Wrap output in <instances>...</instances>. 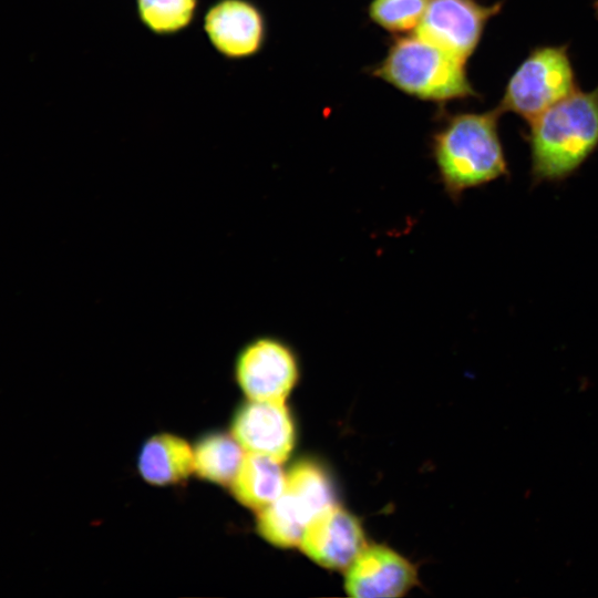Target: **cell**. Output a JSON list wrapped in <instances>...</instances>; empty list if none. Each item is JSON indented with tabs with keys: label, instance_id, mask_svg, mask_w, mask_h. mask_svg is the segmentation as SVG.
<instances>
[{
	"label": "cell",
	"instance_id": "cell-1",
	"mask_svg": "<svg viewBox=\"0 0 598 598\" xmlns=\"http://www.w3.org/2000/svg\"><path fill=\"white\" fill-rule=\"evenodd\" d=\"M502 112L444 113L431 136V156L445 194L458 203L463 194L508 176L498 133Z\"/></svg>",
	"mask_w": 598,
	"mask_h": 598
},
{
	"label": "cell",
	"instance_id": "cell-2",
	"mask_svg": "<svg viewBox=\"0 0 598 598\" xmlns=\"http://www.w3.org/2000/svg\"><path fill=\"white\" fill-rule=\"evenodd\" d=\"M527 123L533 182L566 179L598 148V85L576 90Z\"/></svg>",
	"mask_w": 598,
	"mask_h": 598
},
{
	"label": "cell",
	"instance_id": "cell-3",
	"mask_svg": "<svg viewBox=\"0 0 598 598\" xmlns=\"http://www.w3.org/2000/svg\"><path fill=\"white\" fill-rule=\"evenodd\" d=\"M466 63L415 33L402 34L394 37L370 74L406 95L441 105L480 97L468 79Z\"/></svg>",
	"mask_w": 598,
	"mask_h": 598
},
{
	"label": "cell",
	"instance_id": "cell-4",
	"mask_svg": "<svg viewBox=\"0 0 598 598\" xmlns=\"http://www.w3.org/2000/svg\"><path fill=\"white\" fill-rule=\"evenodd\" d=\"M567 45H539L513 72L497 107L526 122L578 90Z\"/></svg>",
	"mask_w": 598,
	"mask_h": 598
},
{
	"label": "cell",
	"instance_id": "cell-5",
	"mask_svg": "<svg viewBox=\"0 0 598 598\" xmlns=\"http://www.w3.org/2000/svg\"><path fill=\"white\" fill-rule=\"evenodd\" d=\"M234 375L249 400H285L298 382L299 361L287 341L259 334L237 352Z\"/></svg>",
	"mask_w": 598,
	"mask_h": 598
},
{
	"label": "cell",
	"instance_id": "cell-6",
	"mask_svg": "<svg viewBox=\"0 0 598 598\" xmlns=\"http://www.w3.org/2000/svg\"><path fill=\"white\" fill-rule=\"evenodd\" d=\"M502 8L503 1L485 4L478 0H430L414 33L467 62L487 23Z\"/></svg>",
	"mask_w": 598,
	"mask_h": 598
},
{
	"label": "cell",
	"instance_id": "cell-7",
	"mask_svg": "<svg viewBox=\"0 0 598 598\" xmlns=\"http://www.w3.org/2000/svg\"><path fill=\"white\" fill-rule=\"evenodd\" d=\"M203 30L214 50L230 61L260 53L268 35L265 12L252 0H215L204 13Z\"/></svg>",
	"mask_w": 598,
	"mask_h": 598
},
{
	"label": "cell",
	"instance_id": "cell-8",
	"mask_svg": "<svg viewBox=\"0 0 598 598\" xmlns=\"http://www.w3.org/2000/svg\"><path fill=\"white\" fill-rule=\"evenodd\" d=\"M231 435L247 453L285 462L293 450L295 425L285 400H249L231 423Z\"/></svg>",
	"mask_w": 598,
	"mask_h": 598
},
{
	"label": "cell",
	"instance_id": "cell-9",
	"mask_svg": "<svg viewBox=\"0 0 598 598\" xmlns=\"http://www.w3.org/2000/svg\"><path fill=\"white\" fill-rule=\"evenodd\" d=\"M300 547L317 564L343 569L355 560L367 544L357 517L333 504L307 524Z\"/></svg>",
	"mask_w": 598,
	"mask_h": 598
},
{
	"label": "cell",
	"instance_id": "cell-10",
	"mask_svg": "<svg viewBox=\"0 0 598 598\" xmlns=\"http://www.w3.org/2000/svg\"><path fill=\"white\" fill-rule=\"evenodd\" d=\"M417 582L414 566L389 547L367 546L348 567L346 590L358 598L401 597Z\"/></svg>",
	"mask_w": 598,
	"mask_h": 598
},
{
	"label": "cell",
	"instance_id": "cell-11",
	"mask_svg": "<svg viewBox=\"0 0 598 598\" xmlns=\"http://www.w3.org/2000/svg\"><path fill=\"white\" fill-rule=\"evenodd\" d=\"M138 471L146 482L154 485L181 482L194 472L193 448L179 436L157 434L143 445Z\"/></svg>",
	"mask_w": 598,
	"mask_h": 598
},
{
	"label": "cell",
	"instance_id": "cell-12",
	"mask_svg": "<svg viewBox=\"0 0 598 598\" xmlns=\"http://www.w3.org/2000/svg\"><path fill=\"white\" fill-rule=\"evenodd\" d=\"M286 475L280 462L261 454L247 453L230 486L244 506L260 511L280 497Z\"/></svg>",
	"mask_w": 598,
	"mask_h": 598
},
{
	"label": "cell",
	"instance_id": "cell-13",
	"mask_svg": "<svg viewBox=\"0 0 598 598\" xmlns=\"http://www.w3.org/2000/svg\"><path fill=\"white\" fill-rule=\"evenodd\" d=\"M245 450L233 435L210 433L197 442L194 452V472L206 481L231 484Z\"/></svg>",
	"mask_w": 598,
	"mask_h": 598
},
{
	"label": "cell",
	"instance_id": "cell-14",
	"mask_svg": "<svg viewBox=\"0 0 598 598\" xmlns=\"http://www.w3.org/2000/svg\"><path fill=\"white\" fill-rule=\"evenodd\" d=\"M257 529L262 538L278 547L300 545L310 517L288 494L258 511Z\"/></svg>",
	"mask_w": 598,
	"mask_h": 598
},
{
	"label": "cell",
	"instance_id": "cell-15",
	"mask_svg": "<svg viewBox=\"0 0 598 598\" xmlns=\"http://www.w3.org/2000/svg\"><path fill=\"white\" fill-rule=\"evenodd\" d=\"M283 493L291 496L307 513L310 520L333 505L331 483L321 467L303 461L296 464L286 475Z\"/></svg>",
	"mask_w": 598,
	"mask_h": 598
},
{
	"label": "cell",
	"instance_id": "cell-16",
	"mask_svg": "<svg viewBox=\"0 0 598 598\" xmlns=\"http://www.w3.org/2000/svg\"><path fill=\"white\" fill-rule=\"evenodd\" d=\"M199 0H135L140 22L153 34L171 37L195 20Z\"/></svg>",
	"mask_w": 598,
	"mask_h": 598
},
{
	"label": "cell",
	"instance_id": "cell-17",
	"mask_svg": "<svg viewBox=\"0 0 598 598\" xmlns=\"http://www.w3.org/2000/svg\"><path fill=\"white\" fill-rule=\"evenodd\" d=\"M430 0H370L369 19L393 35L415 31Z\"/></svg>",
	"mask_w": 598,
	"mask_h": 598
},
{
	"label": "cell",
	"instance_id": "cell-18",
	"mask_svg": "<svg viewBox=\"0 0 598 598\" xmlns=\"http://www.w3.org/2000/svg\"><path fill=\"white\" fill-rule=\"evenodd\" d=\"M594 8H595V10H596V13L598 14V0H596V1L594 2Z\"/></svg>",
	"mask_w": 598,
	"mask_h": 598
}]
</instances>
